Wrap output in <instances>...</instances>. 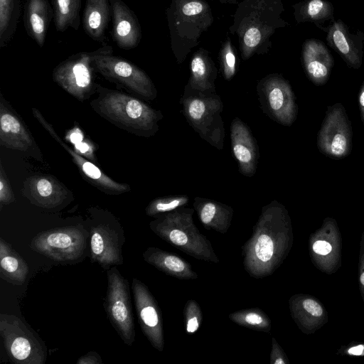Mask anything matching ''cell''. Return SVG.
I'll list each match as a JSON object with an SVG mask.
<instances>
[{"mask_svg": "<svg viewBox=\"0 0 364 364\" xmlns=\"http://www.w3.org/2000/svg\"><path fill=\"white\" fill-rule=\"evenodd\" d=\"M92 65L96 73L146 100H154L156 88L149 75L132 62L113 55V48L104 43L94 50Z\"/></svg>", "mask_w": 364, "mask_h": 364, "instance_id": "obj_3", "label": "cell"}, {"mask_svg": "<svg viewBox=\"0 0 364 364\" xmlns=\"http://www.w3.org/2000/svg\"><path fill=\"white\" fill-rule=\"evenodd\" d=\"M90 216L87 230L92 260L104 268L123 264L122 250L125 235L120 223L104 211H92Z\"/></svg>", "mask_w": 364, "mask_h": 364, "instance_id": "obj_5", "label": "cell"}, {"mask_svg": "<svg viewBox=\"0 0 364 364\" xmlns=\"http://www.w3.org/2000/svg\"><path fill=\"white\" fill-rule=\"evenodd\" d=\"M55 29L64 32L71 28L77 31L80 25L82 0H51Z\"/></svg>", "mask_w": 364, "mask_h": 364, "instance_id": "obj_24", "label": "cell"}, {"mask_svg": "<svg viewBox=\"0 0 364 364\" xmlns=\"http://www.w3.org/2000/svg\"><path fill=\"white\" fill-rule=\"evenodd\" d=\"M200 217L205 224L210 223L216 216L217 213L225 210L220 206V204L210 200H204L199 198Z\"/></svg>", "mask_w": 364, "mask_h": 364, "instance_id": "obj_30", "label": "cell"}, {"mask_svg": "<svg viewBox=\"0 0 364 364\" xmlns=\"http://www.w3.org/2000/svg\"><path fill=\"white\" fill-rule=\"evenodd\" d=\"M198 328V322L196 317L190 318L187 325V331L188 333L195 332Z\"/></svg>", "mask_w": 364, "mask_h": 364, "instance_id": "obj_38", "label": "cell"}, {"mask_svg": "<svg viewBox=\"0 0 364 364\" xmlns=\"http://www.w3.org/2000/svg\"><path fill=\"white\" fill-rule=\"evenodd\" d=\"M87 230L82 225L50 229L38 233L30 247L36 252L59 262H74L84 255Z\"/></svg>", "mask_w": 364, "mask_h": 364, "instance_id": "obj_6", "label": "cell"}, {"mask_svg": "<svg viewBox=\"0 0 364 364\" xmlns=\"http://www.w3.org/2000/svg\"><path fill=\"white\" fill-rule=\"evenodd\" d=\"M304 309L314 316H320L323 314L321 306L313 299H306L303 302Z\"/></svg>", "mask_w": 364, "mask_h": 364, "instance_id": "obj_33", "label": "cell"}, {"mask_svg": "<svg viewBox=\"0 0 364 364\" xmlns=\"http://www.w3.org/2000/svg\"><path fill=\"white\" fill-rule=\"evenodd\" d=\"M331 250L332 247L330 243L324 240H318L313 245V250L318 255H328Z\"/></svg>", "mask_w": 364, "mask_h": 364, "instance_id": "obj_35", "label": "cell"}, {"mask_svg": "<svg viewBox=\"0 0 364 364\" xmlns=\"http://www.w3.org/2000/svg\"><path fill=\"white\" fill-rule=\"evenodd\" d=\"M21 0H0V48L12 40L18 24Z\"/></svg>", "mask_w": 364, "mask_h": 364, "instance_id": "obj_25", "label": "cell"}, {"mask_svg": "<svg viewBox=\"0 0 364 364\" xmlns=\"http://www.w3.org/2000/svg\"><path fill=\"white\" fill-rule=\"evenodd\" d=\"M96 92L97 97L90 102V107L105 119L139 136L150 137L158 132V123L163 118L159 110L140 98L100 84Z\"/></svg>", "mask_w": 364, "mask_h": 364, "instance_id": "obj_1", "label": "cell"}, {"mask_svg": "<svg viewBox=\"0 0 364 364\" xmlns=\"http://www.w3.org/2000/svg\"><path fill=\"white\" fill-rule=\"evenodd\" d=\"M360 282L364 285V273H363L360 276Z\"/></svg>", "mask_w": 364, "mask_h": 364, "instance_id": "obj_40", "label": "cell"}, {"mask_svg": "<svg viewBox=\"0 0 364 364\" xmlns=\"http://www.w3.org/2000/svg\"><path fill=\"white\" fill-rule=\"evenodd\" d=\"M260 107L269 117L280 124L291 126L296 119L298 107L289 82L279 74L262 78L257 86Z\"/></svg>", "mask_w": 364, "mask_h": 364, "instance_id": "obj_9", "label": "cell"}, {"mask_svg": "<svg viewBox=\"0 0 364 364\" xmlns=\"http://www.w3.org/2000/svg\"><path fill=\"white\" fill-rule=\"evenodd\" d=\"M0 334L11 362L16 364H44L47 348L29 325L13 314H0Z\"/></svg>", "mask_w": 364, "mask_h": 364, "instance_id": "obj_4", "label": "cell"}, {"mask_svg": "<svg viewBox=\"0 0 364 364\" xmlns=\"http://www.w3.org/2000/svg\"><path fill=\"white\" fill-rule=\"evenodd\" d=\"M352 127L341 103L328 106L317 136L321 153L333 159L348 156L352 149Z\"/></svg>", "mask_w": 364, "mask_h": 364, "instance_id": "obj_10", "label": "cell"}, {"mask_svg": "<svg viewBox=\"0 0 364 364\" xmlns=\"http://www.w3.org/2000/svg\"><path fill=\"white\" fill-rule=\"evenodd\" d=\"M294 16L298 23H313L318 28L335 20L334 8L328 0H304L293 5Z\"/></svg>", "mask_w": 364, "mask_h": 364, "instance_id": "obj_23", "label": "cell"}, {"mask_svg": "<svg viewBox=\"0 0 364 364\" xmlns=\"http://www.w3.org/2000/svg\"><path fill=\"white\" fill-rule=\"evenodd\" d=\"M358 103L360 111V116L363 124L364 126V81L361 85L358 94Z\"/></svg>", "mask_w": 364, "mask_h": 364, "instance_id": "obj_36", "label": "cell"}, {"mask_svg": "<svg viewBox=\"0 0 364 364\" xmlns=\"http://www.w3.org/2000/svg\"><path fill=\"white\" fill-rule=\"evenodd\" d=\"M170 240L175 245H183L188 242L187 235L179 230H173L169 233Z\"/></svg>", "mask_w": 364, "mask_h": 364, "instance_id": "obj_34", "label": "cell"}, {"mask_svg": "<svg viewBox=\"0 0 364 364\" xmlns=\"http://www.w3.org/2000/svg\"><path fill=\"white\" fill-rule=\"evenodd\" d=\"M100 355L95 351H90L78 358L77 364H102Z\"/></svg>", "mask_w": 364, "mask_h": 364, "instance_id": "obj_32", "label": "cell"}, {"mask_svg": "<svg viewBox=\"0 0 364 364\" xmlns=\"http://www.w3.org/2000/svg\"><path fill=\"white\" fill-rule=\"evenodd\" d=\"M0 145L24 153L38 161L43 156L21 117L0 93Z\"/></svg>", "mask_w": 364, "mask_h": 364, "instance_id": "obj_12", "label": "cell"}, {"mask_svg": "<svg viewBox=\"0 0 364 364\" xmlns=\"http://www.w3.org/2000/svg\"><path fill=\"white\" fill-rule=\"evenodd\" d=\"M186 196H176L159 198L152 200L146 207V212L149 215L170 211L186 204L188 202Z\"/></svg>", "mask_w": 364, "mask_h": 364, "instance_id": "obj_26", "label": "cell"}, {"mask_svg": "<svg viewBox=\"0 0 364 364\" xmlns=\"http://www.w3.org/2000/svg\"><path fill=\"white\" fill-rule=\"evenodd\" d=\"M301 58L308 78L317 86L325 85L330 77L334 60L324 43L316 38L306 39L302 45Z\"/></svg>", "mask_w": 364, "mask_h": 364, "instance_id": "obj_16", "label": "cell"}, {"mask_svg": "<svg viewBox=\"0 0 364 364\" xmlns=\"http://www.w3.org/2000/svg\"><path fill=\"white\" fill-rule=\"evenodd\" d=\"M364 347L363 346H357L353 348H350L348 350V353L353 355H360L363 350Z\"/></svg>", "mask_w": 364, "mask_h": 364, "instance_id": "obj_39", "label": "cell"}, {"mask_svg": "<svg viewBox=\"0 0 364 364\" xmlns=\"http://www.w3.org/2000/svg\"><path fill=\"white\" fill-rule=\"evenodd\" d=\"M111 18L109 0H86L82 23L85 33L92 40L104 43Z\"/></svg>", "mask_w": 364, "mask_h": 364, "instance_id": "obj_20", "label": "cell"}, {"mask_svg": "<svg viewBox=\"0 0 364 364\" xmlns=\"http://www.w3.org/2000/svg\"><path fill=\"white\" fill-rule=\"evenodd\" d=\"M53 17V8L48 0H26L23 6L24 28L27 35L41 48L45 44Z\"/></svg>", "mask_w": 364, "mask_h": 364, "instance_id": "obj_19", "label": "cell"}, {"mask_svg": "<svg viewBox=\"0 0 364 364\" xmlns=\"http://www.w3.org/2000/svg\"><path fill=\"white\" fill-rule=\"evenodd\" d=\"M180 103L189 125L199 136L218 149H223L225 139L221 113L223 105L216 92H201L188 85Z\"/></svg>", "mask_w": 364, "mask_h": 364, "instance_id": "obj_2", "label": "cell"}, {"mask_svg": "<svg viewBox=\"0 0 364 364\" xmlns=\"http://www.w3.org/2000/svg\"><path fill=\"white\" fill-rule=\"evenodd\" d=\"M22 193L33 205L49 210H60L74 200L72 191L48 174L26 178L23 183Z\"/></svg>", "mask_w": 364, "mask_h": 364, "instance_id": "obj_13", "label": "cell"}, {"mask_svg": "<svg viewBox=\"0 0 364 364\" xmlns=\"http://www.w3.org/2000/svg\"><path fill=\"white\" fill-rule=\"evenodd\" d=\"M32 113L44 129L70 155L80 173L89 183L108 195H120L130 191L131 187L127 183H118L112 179L93 162L84 158L66 144L38 109L33 107Z\"/></svg>", "mask_w": 364, "mask_h": 364, "instance_id": "obj_11", "label": "cell"}, {"mask_svg": "<svg viewBox=\"0 0 364 364\" xmlns=\"http://www.w3.org/2000/svg\"><path fill=\"white\" fill-rule=\"evenodd\" d=\"M132 289L141 328L153 345L159 348V316L154 299L145 285L136 278L132 279Z\"/></svg>", "mask_w": 364, "mask_h": 364, "instance_id": "obj_18", "label": "cell"}, {"mask_svg": "<svg viewBox=\"0 0 364 364\" xmlns=\"http://www.w3.org/2000/svg\"><path fill=\"white\" fill-rule=\"evenodd\" d=\"M255 252L259 260L269 261L274 253V245L271 237L264 234L259 236L255 247Z\"/></svg>", "mask_w": 364, "mask_h": 364, "instance_id": "obj_28", "label": "cell"}, {"mask_svg": "<svg viewBox=\"0 0 364 364\" xmlns=\"http://www.w3.org/2000/svg\"><path fill=\"white\" fill-rule=\"evenodd\" d=\"M221 65L224 77L230 80L236 72V59L230 41H228L221 50Z\"/></svg>", "mask_w": 364, "mask_h": 364, "instance_id": "obj_27", "label": "cell"}, {"mask_svg": "<svg viewBox=\"0 0 364 364\" xmlns=\"http://www.w3.org/2000/svg\"><path fill=\"white\" fill-rule=\"evenodd\" d=\"M15 200V196L7 177L6 173L4 169L3 165L0 164V206L9 205Z\"/></svg>", "mask_w": 364, "mask_h": 364, "instance_id": "obj_29", "label": "cell"}, {"mask_svg": "<svg viewBox=\"0 0 364 364\" xmlns=\"http://www.w3.org/2000/svg\"><path fill=\"white\" fill-rule=\"evenodd\" d=\"M190 68L191 77L187 83L188 86L201 92H215L217 68L205 50L200 49L195 53Z\"/></svg>", "mask_w": 364, "mask_h": 364, "instance_id": "obj_21", "label": "cell"}, {"mask_svg": "<svg viewBox=\"0 0 364 364\" xmlns=\"http://www.w3.org/2000/svg\"><path fill=\"white\" fill-rule=\"evenodd\" d=\"M275 363L277 364V363H284V361L281 359H279L275 361Z\"/></svg>", "mask_w": 364, "mask_h": 364, "instance_id": "obj_41", "label": "cell"}, {"mask_svg": "<svg viewBox=\"0 0 364 364\" xmlns=\"http://www.w3.org/2000/svg\"><path fill=\"white\" fill-rule=\"evenodd\" d=\"M0 273L1 278L15 285L23 284L28 274L26 262L2 237L0 238Z\"/></svg>", "mask_w": 364, "mask_h": 364, "instance_id": "obj_22", "label": "cell"}, {"mask_svg": "<svg viewBox=\"0 0 364 364\" xmlns=\"http://www.w3.org/2000/svg\"><path fill=\"white\" fill-rule=\"evenodd\" d=\"M245 321L250 324H259L262 322V318L257 314L250 313L246 316Z\"/></svg>", "mask_w": 364, "mask_h": 364, "instance_id": "obj_37", "label": "cell"}, {"mask_svg": "<svg viewBox=\"0 0 364 364\" xmlns=\"http://www.w3.org/2000/svg\"><path fill=\"white\" fill-rule=\"evenodd\" d=\"M94 51H82L73 54L57 65L52 77L68 94L79 101H84L96 92L95 68L92 63Z\"/></svg>", "mask_w": 364, "mask_h": 364, "instance_id": "obj_8", "label": "cell"}, {"mask_svg": "<svg viewBox=\"0 0 364 364\" xmlns=\"http://www.w3.org/2000/svg\"><path fill=\"white\" fill-rule=\"evenodd\" d=\"M105 310L112 325L124 343L131 346L135 330L129 282L116 267L107 270Z\"/></svg>", "mask_w": 364, "mask_h": 364, "instance_id": "obj_7", "label": "cell"}, {"mask_svg": "<svg viewBox=\"0 0 364 364\" xmlns=\"http://www.w3.org/2000/svg\"><path fill=\"white\" fill-rule=\"evenodd\" d=\"M326 33L327 44L335 50L347 65L359 69L363 63L364 33L357 30L350 31L348 25L341 18L335 19L321 28Z\"/></svg>", "mask_w": 364, "mask_h": 364, "instance_id": "obj_14", "label": "cell"}, {"mask_svg": "<svg viewBox=\"0 0 364 364\" xmlns=\"http://www.w3.org/2000/svg\"><path fill=\"white\" fill-rule=\"evenodd\" d=\"M73 145L74 150L76 152L82 156L86 157L88 160L93 163L97 162V159L95 155L96 147L92 141H90L89 139L83 136L79 141L73 144Z\"/></svg>", "mask_w": 364, "mask_h": 364, "instance_id": "obj_31", "label": "cell"}, {"mask_svg": "<svg viewBox=\"0 0 364 364\" xmlns=\"http://www.w3.org/2000/svg\"><path fill=\"white\" fill-rule=\"evenodd\" d=\"M109 2L112 41L123 50L136 48L142 38L141 27L136 15L122 0H109Z\"/></svg>", "mask_w": 364, "mask_h": 364, "instance_id": "obj_15", "label": "cell"}, {"mask_svg": "<svg viewBox=\"0 0 364 364\" xmlns=\"http://www.w3.org/2000/svg\"><path fill=\"white\" fill-rule=\"evenodd\" d=\"M231 144L233 155L239 166L240 172L251 177L256 171L259 152L255 138L249 127L239 118L231 124Z\"/></svg>", "mask_w": 364, "mask_h": 364, "instance_id": "obj_17", "label": "cell"}]
</instances>
